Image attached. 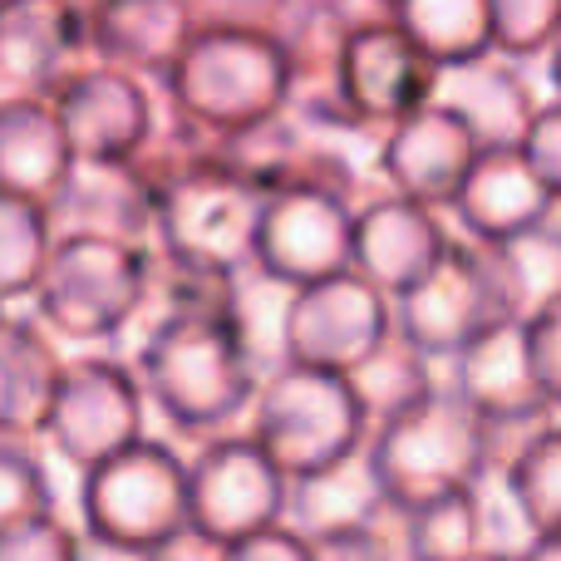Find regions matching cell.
I'll return each mask as SVG.
<instances>
[{"label": "cell", "instance_id": "obj_31", "mask_svg": "<svg viewBox=\"0 0 561 561\" xmlns=\"http://www.w3.org/2000/svg\"><path fill=\"white\" fill-rule=\"evenodd\" d=\"M468 493H473V517H478V557L523 561L537 542H542L533 513L523 507V497H517V488H513L507 473L488 468Z\"/></svg>", "mask_w": 561, "mask_h": 561}, {"label": "cell", "instance_id": "obj_34", "mask_svg": "<svg viewBox=\"0 0 561 561\" xmlns=\"http://www.w3.org/2000/svg\"><path fill=\"white\" fill-rule=\"evenodd\" d=\"M55 513V483L30 444L0 438V533Z\"/></svg>", "mask_w": 561, "mask_h": 561}, {"label": "cell", "instance_id": "obj_14", "mask_svg": "<svg viewBox=\"0 0 561 561\" xmlns=\"http://www.w3.org/2000/svg\"><path fill=\"white\" fill-rule=\"evenodd\" d=\"M355 252V203L325 187H286L266 197L256 227V266L286 286H316L350 272Z\"/></svg>", "mask_w": 561, "mask_h": 561}, {"label": "cell", "instance_id": "obj_9", "mask_svg": "<svg viewBox=\"0 0 561 561\" xmlns=\"http://www.w3.org/2000/svg\"><path fill=\"white\" fill-rule=\"evenodd\" d=\"M144 385H138L134 365L104 350V355H75L65 359L55 404H49L45 434L65 463H75L79 473L108 463L114 454L134 448L144 434Z\"/></svg>", "mask_w": 561, "mask_h": 561}, {"label": "cell", "instance_id": "obj_29", "mask_svg": "<svg viewBox=\"0 0 561 561\" xmlns=\"http://www.w3.org/2000/svg\"><path fill=\"white\" fill-rule=\"evenodd\" d=\"M394 552L399 561H473L478 557V517L473 493H448L424 507L394 513Z\"/></svg>", "mask_w": 561, "mask_h": 561}, {"label": "cell", "instance_id": "obj_19", "mask_svg": "<svg viewBox=\"0 0 561 561\" xmlns=\"http://www.w3.org/2000/svg\"><path fill=\"white\" fill-rule=\"evenodd\" d=\"M197 30V5L187 0H104L84 5V35L94 65H114L128 75L163 84L183 45Z\"/></svg>", "mask_w": 561, "mask_h": 561}, {"label": "cell", "instance_id": "obj_11", "mask_svg": "<svg viewBox=\"0 0 561 561\" xmlns=\"http://www.w3.org/2000/svg\"><path fill=\"white\" fill-rule=\"evenodd\" d=\"M49 104L75 163H134L158 124V84L94 59L69 69L49 89Z\"/></svg>", "mask_w": 561, "mask_h": 561}, {"label": "cell", "instance_id": "obj_5", "mask_svg": "<svg viewBox=\"0 0 561 561\" xmlns=\"http://www.w3.org/2000/svg\"><path fill=\"white\" fill-rule=\"evenodd\" d=\"M148 300V252L99 237H55L49 262L30 290V316L45 335L65 340H124Z\"/></svg>", "mask_w": 561, "mask_h": 561}, {"label": "cell", "instance_id": "obj_2", "mask_svg": "<svg viewBox=\"0 0 561 561\" xmlns=\"http://www.w3.org/2000/svg\"><path fill=\"white\" fill-rule=\"evenodd\" d=\"M138 320L144 335L134 345V375L144 385V399L178 434L213 438L252 409L262 379L247 365L222 310H163V316L138 310Z\"/></svg>", "mask_w": 561, "mask_h": 561}, {"label": "cell", "instance_id": "obj_16", "mask_svg": "<svg viewBox=\"0 0 561 561\" xmlns=\"http://www.w3.org/2000/svg\"><path fill=\"white\" fill-rule=\"evenodd\" d=\"M448 242H454V227L444 222V213H428L394 193H375L365 207H355L350 272H359L375 290L399 300L444 262Z\"/></svg>", "mask_w": 561, "mask_h": 561}, {"label": "cell", "instance_id": "obj_3", "mask_svg": "<svg viewBox=\"0 0 561 561\" xmlns=\"http://www.w3.org/2000/svg\"><path fill=\"white\" fill-rule=\"evenodd\" d=\"M153 252L178 256L187 266L232 276L256 262V227L266 213V193L247 183L213 148L178 163L153 183Z\"/></svg>", "mask_w": 561, "mask_h": 561}, {"label": "cell", "instance_id": "obj_23", "mask_svg": "<svg viewBox=\"0 0 561 561\" xmlns=\"http://www.w3.org/2000/svg\"><path fill=\"white\" fill-rule=\"evenodd\" d=\"M389 517H394V507H389L385 483L369 463V444L340 463L320 468V473L296 478L286 497V527L306 542L335 533H369V527H385Z\"/></svg>", "mask_w": 561, "mask_h": 561}, {"label": "cell", "instance_id": "obj_15", "mask_svg": "<svg viewBox=\"0 0 561 561\" xmlns=\"http://www.w3.org/2000/svg\"><path fill=\"white\" fill-rule=\"evenodd\" d=\"M478 153H483L478 138L448 108L428 104L385 134L379 183H385V193L409 197V203L428 207V213H448L458 203V193H463Z\"/></svg>", "mask_w": 561, "mask_h": 561}, {"label": "cell", "instance_id": "obj_41", "mask_svg": "<svg viewBox=\"0 0 561 561\" xmlns=\"http://www.w3.org/2000/svg\"><path fill=\"white\" fill-rule=\"evenodd\" d=\"M144 561H227V547L203 537L197 527H183L168 542H158L153 552H144Z\"/></svg>", "mask_w": 561, "mask_h": 561}, {"label": "cell", "instance_id": "obj_21", "mask_svg": "<svg viewBox=\"0 0 561 561\" xmlns=\"http://www.w3.org/2000/svg\"><path fill=\"white\" fill-rule=\"evenodd\" d=\"M552 207L557 197L533 173L523 148H483L448 213L458 222V237H468L478 247H503L513 237L542 227L552 217Z\"/></svg>", "mask_w": 561, "mask_h": 561}, {"label": "cell", "instance_id": "obj_1", "mask_svg": "<svg viewBox=\"0 0 561 561\" xmlns=\"http://www.w3.org/2000/svg\"><path fill=\"white\" fill-rule=\"evenodd\" d=\"M158 94L187 128L227 144L286 114L296 75L256 5H197V30Z\"/></svg>", "mask_w": 561, "mask_h": 561}, {"label": "cell", "instance_id": "obj_33", "mask_svg": "<svg viewBox=\"0 0 561 561\" xmlns=\"http://www.w3.org/2000/svg\"><path fill=\"white\" fill-rule=\"evenodd\" d=\"M507 478H513L523 507L533 513L537 533L561 537V419H552V424L523 448V458L507 468Z\"/></svg>", "mask_w": 561, "mask_h": 561}, {"label": "cell", "instance_id": "obj_17", "mask_svg": "<svg viewBox=\"0 0 561 561\" xmlns=\"http://www.w3.org/2000/svg\"><path fill=\"white\" fill-rule=\"evenodd\" d=\"M84 59V5L0 0V99H49V89Z\"/></svg>", "mask_w": 561, "mask_h": 561}, {"label": "cell", "instance_id": "obj_24", "mask_svg": "<svg viewBox=\"0 0 561 561\" xmlns=\"http://www.w3.org/2000/svg\"><path fill=\"white\" fill-rule=\"evenodd\" d=\"M59 375L65 355L45 335V325L20 310H0V438L30 444L45 434Z\"/></svg>", "mask_w": 561, "mask_h": 561}, {"label": "cell", "instance_id": "obj_12", "mask_svg": "<svg viewBox=\"0 0 561 561\" xmlns=\"http://www.w3.org/2000/svg\"><path fill=\"white\" fill-rule=\"evenodd\" d=\"M389 330H394V300L369 286L359 272H340L296 290L286 359L325 369V375H350L359 359H369L385 345Z\"/></svg>", "mask_w": 561, "mask_h": 561}, {"label": "cell", "instance_id": "obj_22", "mask_svg": "<svg viewBox=\"0 0 561 561\" xmlns=\"http://www.w3.org/2000/svg\"><path fill=\"white\" fill-rule=\"evenodd\" d=\"M434 104L448 108L478 138V148H523L542 99H537L523 65L503 55H483L473 65L438 69Z\"/></svg>", "mask_w": 561, "mask_h": 561}, {"label": "cell", "instance_id": "obj_44", "mask_svg": "<svg viewBox=\"0 0 561 561\" xmlns=\"http://www.w3.org/2000/svg\"><path fill=\"white\" fill-rule=\"evenodd\" d=\"M547 79H552V89H557V99H561V39L547 49Z\"/></svg>", "mask_w": 561, "mask_h": 561}, {"label": "cell", "instance_id": "obj_25", "mask_svg": "<svg viewBox=\"0 0 561 561\" xmlns=\"http://www.w3.org/2000/svg\"><path fill=\"white\" fill-rule=\"evenodd\" d=\"M75 153L49 99H0V193L49 207Z\"/></svg>", "mask_w": 561, "mask_h": 561}, {"label": "cell", "instance_id": "obj_42", "mask_svg": "<svg viewBox=\"0 0 561 561\" xmlns=\"http://www.w3.org/2000/svg\"><path fill=\"white\" fill-rule=\"evenodd\" d=\"M79 561H144V552H128V547H108L99 537L79 533Z\"/></svg>", "mask_w": 561, "mask_h": 561}, {"label": "cell", "instance_id": "obj_32", "mask_svg": "<svg viewBox=\"0 0 561 561\" xmlns=\"http://www.w3.org/2000/svg\"><path fill=\"white\" fill-rule=\"evenodd\" d=\"M497 256H503V272L513 280V300L523 320H533L537 310L561 300V222L557 217H547L542 227L503 242Z\"/></svg>", "mask_w": 561, "mask_h": 561}, {"label": "cell", "instance_id": "obj_28", "mask_svg": "<svg viewBox=\"0 0 561 561\" xmlns=\"http://www.w3.org/2000/svg\"><path fill=\"white\" fill-rule=\"evenodd\" d=\"M345 379H350V389H355L359 409H365V419H369V434H375L379 424H389V419H399L404 409L424 404V399L434 394L438 359H428L414 340L389 330L385 345H379L369 359H359Z\"/></svg>", "mask_w": 561, "mask_h": 561}, {"label": "cell", "instance_id": "obj_26", "mask_svg": "<svg viewBox=\"0 0 561 561\" xmlns=\"http://www.w3.org/2000/svg\"><path fill=\"white\" fill-rule=\"evenodd\" d=\"M290 306H296V286H286L280 276L262 272V266H242L232 272L227 286L222 320L232 330V340L242 345L247 365L256 369V379H272L276 369H286V335H290Z\"/></svg>", "mask_w": 561, "mask_h": 561}, {"label": "cell", "instance_id": "obj_40", "mask_svg": "<svg viewBox=\"0 0 561 561\" xmlns=\"http://www.w3.org/2000/svg\"><path fill=\"white\" fill-rule=\"evenodd\" d=\"M227 561H310V542L290 527H272V533H256L247 542L227 547Z\"/></svg>", "mask_w": 561, "mask_h": 561}, {"label": "cell", "instance_id": "obj_10", "mask_svg": "<svg viewBox=\"0 0 561 561\" xmlns=\"http://www.w3.org/2000/svg\"><path fill=\"white\" fill-rule=\"evenodd\" d=\"M290 478L262 454L252 434L203 438L187 463V527L222 547H237L256 533L286 527Z\"/></svg>", "mask_w": 561, "mask_h": 561}, {"label": "cell", "instance_id": "obj_27", "mask_svg": "<svg viewBox=\"0 0 561 561\" xmlns=\"http://www.w3.org/2000/svg\"><path fill=\"white\" fill-rule=\"evenodd\" d=\"M385 10L434 69L493 55V0H399Z\"/></svg>", "mask_w": 561, "mask_h": 561}, {"label": "cell", "instance_id": "obj_39", "mask_svg": "<svg viewBox=\"0 0 561 561\" xmlns=\"http://www.w3.org/2000/svg\"><path fill=\"white\" fill-rule=\"evenodd\" d=\"M310 561H399V552L385 527H369V533L316 537V542H310Z\"/></svg>", "mask_w": 561, "mask_h": 561}, {"label": "cell", "instance_id": "obj_30", "mask_svg": "<svg viewBox=\"0 0 561 561\" xmlns=\"http://www.w3.org/2000/svg\"><path fill=\"white\" fill-rule=\"evenodd\" d=\"M55 247V227L39 203H25L15 193H0V310H15L30 300L39 272Z\"/></svg>", "mask_w": 561, "mask_h": 561}, {"label": "cell", "instance_id": "obj_18", "mask_svg": "<svg viewBox=\"0 0 561 561\" xmlns=\"http://www.w3.org/2000/svg\"><path fill=\"white\" fill-rule=\"evenodd\" d=\"M45 213L55 237H99L153 252V183L134 163H75Z\"/></svg>", "mask_w": 561, "mask_h": 561}, {"label": "cell", "instance_id": "obj_36", "mask_svg": "<svg viewBox=\"0 0 561 561\" xmlns=\"http://www.w3.org/2000/svg\"><path fill=\"white\" fill-rule=\"evenodd\" d=\"M0 561H79V527H69L59 513L5 527Z\"/></svg>", "mask_w": 561, "mask_h": 561}, {"label": "cell", "instance_id": "obj_37", "mask_svg": "<svg viewBox=\"0 0 561 561\" xmlns=\"http://www.w3.org/2000/svg\"><path fill=\"white\" fill-rule=\"evenodd\" d=\"M523 158L547 183V193L561 203V99H547V104L537 108L533 128H527V138H523Z\"/></svg>", "mask_w": 561, "mask_h": 561}, {"label": "cell", "instance_id": "obj_4", "mask_svg": "<svg viewBox=\"0 0 561 561\" xmlns=\"http://www.w3.org/2000/svg\"><path fill=\"white\" fill-rule=\"evenodd\" d=\"M369 463L394 513L468 493L488 473V419H478L454 389L438 385L424 404L404 409L369 434Z\"/></svg>", "mask_w": 561, "mask_h": 561}, {"label": "cell", "instance_id": "obj_20", "mask_svg": "<svg viewBox=\"0 0 561 561\" xmlns=\"http://www.w3.org/2000/svg\"><path fill=\"white\" fill-rule=\"evenodd\" d=\"M448 389L488 424H513V419L557 414L537 385L533 345H527V320H503L488 335H478L468 350H458Z\"/></svg>", "mask_w": 561, "mask_h": 561}, {"label": "cell", "instance_id": "obj_35", "mask_svg": "<svg viewBox=\"0 0 561 561\" xmlns=\"http://www.w3.org/2000/svg\"><path fill=\"white\" fill-rule=\"evenodd\" d=\"M561 39V0H493V55L537 59Z\"/></svg>", "mask_w": 561, "mask_h": 561}, {"label": "cell", "instance_id": "obj_7", "mask_svg": "<svg viewBox=\"0 0 561 561\" xmlns=\"http://www.w3.org/2000/svg\"><path fill=\"white\" fill-rule=\"evenodd\" d=\"M79 513L84 537L108 547L153 552L187 527V463L163 438H138L134 448L79 478Z\"/></svg>", "mask_w": 561, "mask_h": 561}, {"label": "cell", "instance_id": "obj_6", "mask_svg": "<svg viewBox=\"0 0 561 561\" xmlns=\"http://www.w3.org/2000/svg\"><path fill=\"white\" fill-rule=\"evenodd\" d=\"M247 434L296 483V478H310L340 458L359 454L369 444V419L345 375L286 365L272 379H262Z\"/></svg>", "mask_w": 561, "mask_h": 561}, {"label": "cell", "instance_id": "obj_8", "mask_svg": "<svg viewBox=\"0 0 561 561\" xmlns=\"http://www.w3.org/2000/svg\"><path fill=\"white\" fill-rule=\"evenodd\" d=\"M503 320H523L503 256L497 247H478L458 232L444 262L394 300V330L414 340L428 359H454L458 350H468Z\"/></svg>", "mask_w": 561, "mask_h": 561}, {"label": "cell", "instance_id": "obj_13", "mask_svg": "<svg viewBox=\"0 0 561 561\" xmlns=\"http://www.w3.org/2000/svg\"><path fill=\"white\" fill-rule=\"evenodd\" d=\"M438 69L414 49V39L389 20L385 5H375L345 39L335 89L345 108L369 128H394L409 114L434 104Z\"/></svg>", "mask_w": 561, "mask_h": 561}, {"label": "cell", "instance_id": "obj_45", "mask_svg": "<svg viewBox=\"0 0 561 561\" xmlns=\"http://www.w3.org/2000/svg\"><path fill=\"white\" fill-rule=\"evenodd\" d=\"M473 561H493V557H473Z\"/></svg>", "mask_w": 561, "mask_h": 561}, {"label": "cell", "instance_id": "obj_43", "mask_svg": "<svg viewBox=\"0 0 561 561\" xmlns=\"http://www.w3.org/2000/svg\"><path fill=\"white\" fill-rule=\"evenodd\" d=\"M523 561H561V537H542Z\"/></svg>", "mask_w": 561, "mask_h": 561}, {"label": "cell", "instance_id": "obj_38", "mask_svg": "<svg viewBox=\"0 0 561 561\" xmlns=\"http://www.w3.org/2000/svg\"><path fill=\"white\" fill-rule=\"evenodd\" d=\"M527 345H533L537 385H542L547 404L561 414V300H552L547 310H537L527 320Z\"/></svg>", "mask_w": 561, "mask_h": 561}]
</instances>
